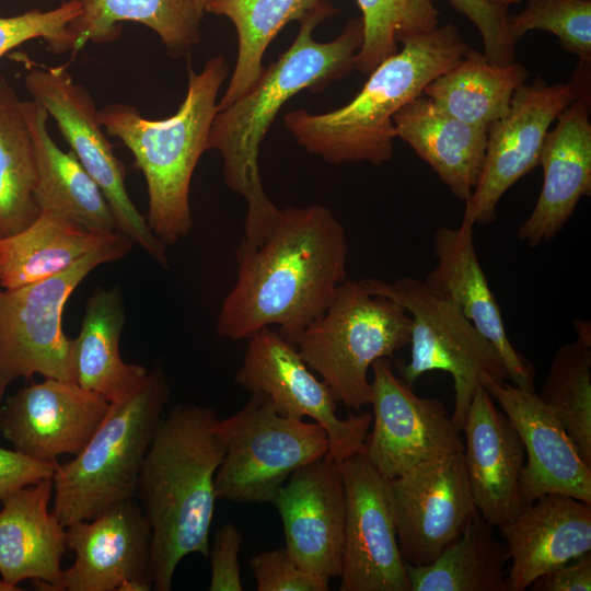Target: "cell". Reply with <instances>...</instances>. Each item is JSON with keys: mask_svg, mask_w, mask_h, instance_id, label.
Listing matches in <instances>:
<instances>
[{"mask_svg": "<svg viewBox=\"0 0 591 591\" xmlns=\"http://www.w3.org/2000/svg\"><path fill=\"white\" fill-rule=\"evenodd\" d=\"M234 256L236 281L216 326L219 337L232 340L277 325L296 346L347 279L345 229L317 204L280 209L264 239L253 244L243 237Z\"/></svg>", "mask_w": 591, "mask_h": 591, "instance_id": "1", "label": "cell"}, {"mask_svg": "<svg viewBox=\"0 0 591 591\" xmlns=\"http://www.w3.org/2000/svg\"><path fill=\"white\" fill-rule=\"evenodd\" d=\"M218 414L177 404L162 417L139 474L137 494L151 529L152 589L169 591L179 561L209 557L215 475L225 452Z\"/></svg>", "mask_w": 591, "mask_h": 591, "instance_id": "2", "label": "cell"}, {"mask_svg": "<svg viewBox=\"0 0 591 591\" xmlns=\"http://www.w3.org/2000/svg\"><path fill=\"white\" fill-rule=\"evenodd\" d=\"M338 9L320 0L299 22L291 46L234 103L217 111L208 135V150L222 158L229 189L244 197L247 208L268 199L258 166L260 144L276 115L303 90L320 92L356 68V55L363 42L361 16L347 23L339 36L316 42L315 27Z\"/></svg>", "mask_w": 591, "mask_h": 591, "instance_id": "3", "label": "cell"}, {"mask_svg": "<svg viewBox=\"0 0 591 591\" xmlns=\"http://www.w3.org/2000/svg\"><path fill=\"white\" fill-rule=\"evenodd\" d=\"M397 54L383 60L348 104L324 114L305 109L283 123L306 152L329 164L391 160L396 138L394 114L427 84L452 68L470 48L452 23L406 38Z\"/></svg>", "mask_w": 591, "mask_h": 591, "instance_id": "4", "label": "cell"}, {"mask_svg": "<svg viewBox=\"0 0 591 591\" xmlns=\"http://www.w3.org/2000/svg\"><path fill=\"white\" fill-rule=\"evenodd\" d=\"M228 73L222 55L211 57L200 72L188 65L185 99L176 113L164 119H148L126 103H112L100 111L106 134L129 149L135 166L144 176L149 196L146 220L166 246L176 244L193 227L190 181L208 150L217 96Z\"/></svg>", "mask_w": 591, "mask_h": 591, "instance_id": "5", "label": "cell"}, {"mask_svg": "<svg viewBox=\"0 0 591 591\" xmlns=\"http://www.w3.org/2000/svg\"><path fill=\"white\" fill-rule=\"evenodd\" d=\"M170 395L164 370L157 366L135 392L111 403L73 460L57 464L51 512L62 526L136 498L141 466Z\"/></svg>", "mask_w": 591, "mask_h": 591, "instance_id": "6", "label": "cell"}, {"mask_svg": "<svg viewBox=\"0 0 591 591\" xmlns=\"http://www.w3.org/2000/svg\"><path fill=\"white\" fill-rule=\"evenodd\" d=\"M412 318L398 303L346 279L325 312L296 343L309 368L322 376L337 402L360 410L371 403L368 371L409 345Z\"/></svg>", "mask_w": 591, "mask_h": 591, "instance_id": "7", "label": "cell"}, {"mask_svg": "<svg viewBox=\"0 0 591 591\" xmlns=\"http://www.w3.org/2000/svg\"><path fill=\"white\" fill-rule=\"evenodd\" d=\"M361 283L371 294L398 303L412 318L410 360L398 366L401 379L412 386L426 372L450 373L454 387L451 420L462 431L472 398L484 380L501 383L509 379L496 348L451 299L425 280L366 278Z\"/></svg>", "mask_w": 591, "mask_h": 591, "instance_id": "8", "label": "cell"}, {"mask_svg": "<svg viewBox=\"0 0 591 591\" xmlns=\"http://www.w3.org/2000/svg\"><path fill=\"white\" fill-rule=\"evenodd\" d=\"M134 243L116 232L67 270L13 289L0 288V405L8 386L38 373L74 381L73 338L61 326L62 312L77 287L97 266L124 258Z\"/></svg>", "mask_w": 591, "mask_h": 591, "instance_id": "9", "label": "cell"}, {"mask_svg": "<svg viewBox=\"0 0 591 591\" xmlns=\"http://www.w3.org/2000/svg\"><path fill=\"white\" fill-rule=\"evenodd\" d=\"M218 430L225 452L215 475L217 499L271 502L296 470L328 451L321 425L279 415L263 393H251L239 412L219 419Z\"/></svg>", "mask_w": 591, "mask_h": 591, "instance_id": "10", "label": "cell"}, {"mask_svg": "<svg viewBox=\"0 0 591 591\" xmlns=\"http://www.w3.org/2000/svg\"><path fill=\"white\" fill-rule=\"evenodd\" d=\"M590 63L579 61L569 81L548 84L542 78L514 92L508 112L487 129L483 167L464 201L462 221L489 224L502 195L540 164L545 136L557 116L575 100L590 101Z\"/></svg>", "mask_w": 591, "mask_h": 591, "instance_id": "11", "label": "cell"}, {"mask_svg": "<svg viewBox=\"0 0 591 591\" xmlns=\"http://www.w3.org/2000/svg\"><path fill=\"white\" fill-rule=\"evenodd\" d=\"M25 86L56 121L63 139L96 182L114 216L117 231L164 268L166 245L151 231L125 186V170L115 155L90 92L71 77L66 66L32 68Z\"/></svg>", "mask_w": 591, "mask_h": 591, "instance_id": "12", "label": "cell"}, {"mask_svg": "<svg viewBox=\"0 0 591 591\" xmlns=\"http://www.w3.org/2000/svg\"><path fill=\"white\" fill-rule=\"evenodd\" d=\"M248 339L235 382L251 393H263L281 416L312 418L326 431L325 459L339 463L364 448L372 414H336L337 399L301 357L298 348L278 332L265 327Z\"/></svg>", "mask_w": 591, "mask_h": 591, "instance_id": "13", "label": "cell"}, {"mask_svg": "<svg viewBox=\"0 0 591 591\" xmlns=\"http://www.w3.org/2000/svg\"><path fill=\"white\" fill-rule=\"evenodd\" d=\"M370 369L372 430L362 451L386 479L463 452L460 431L441 401L416 395L387 358Z\"/></svg>", "mask_w": 591, "mask_h": 591, "instance_id": "14", "label": "cell"}, {"mask_svg": "<svg viewBox=\"0 0 591 591\" xmlns=\"http://www.w3.org/2000/svg\"><path fill=\"white\" fill-rule=\"evenodd\" d=\"M346 498L340 591H410L386 479L361 451L337 463Z\"/></svg>", "mask_w": 591, "mask_h": 591, "instance_id": "15", "label": "cell"}, {"mask_svg": "<svg viewBox=\"0 0 591 591\" xmlns=\"http://www.w3.org/2000/svg\"><path fill=\"white\" fill-rule=\"evenodd\" d=\"M397 543L406 564L426 566L478 513L457 452L389 480Z\"/></svg>", "mask_w": 591, "mask_h": 591, "instance_id": "16", "label": "cell"}, {"mask_svg": "<svg viewBox=\"0 0 591 591\" xmlns=\"http://www.w3.org/2000/svg\"><path fill=\"white\" fill-rule=\"evenodd\" d=\"M65 544L76 554L63 570L67 591H149L151 529L136 498L91 520L65 528Z\"/></svg>", "mask_w": 591, "mask_h": 591, "instance_id": "17", "label": "cell"}, {"mask_svg": "<svg viewBox=\"0 0 591 591\" xmlns=\"http://www.w3.org/2000/svg\"><path fill=\"white\" fill-rule=\"evenodd\" d=\"M111 403L78 383L47 378L9 396L0 433L15 451L54 462L79 454L105 419Z\"/></svg>", "mask_w": 591, "mask_h": 591, "instance_id": "18", "label": "cell"}, {"mask_svg": "<svg viewBox=\"0 0 591 591\" xmlns=\"http://www.w3.org/2000/svg\"><path fill=\"white\" fill-rule=\"evenodd\" d=\"M483 386L499 403L524 447L526 462L519 480L521 506L548 494L591 503V466L538 395L489 378Z\"/></svg>", "mask_w": 591, "mask_h": 591, "instance_id": "19", "label": "cell"}, {"mask_svg": "<svg viewBox=\"0 0 591 591\" xmlns=\"http://www.w3.org/2000/svg\"><path fill=\"white\" fill-rule=\"evenodd\" d=\"M286 549L301 568L337 577L341 570L346 498L338 465L327 459L296 470L273 501Z\"/></svg>", "mask_w": 591, "mask_h": 591, "instance_id": "20", "label": "cell"}, {"mask_svg": "<svg viewBox=\"0 0 591 591\" xmlns=\"http://www.w3.org/2000/svg\"><path fill=\"white\" fill-rule=\"evenodd\" d=\"M462 431L466 475L477 512L493 526L511 522L522 507L519 480L525 451L519 433L484 386L472 398Z\"/></svg>", "mask_w": 591, "mask_h": 591, "instance_id": "21", "label": "cell"}, {"mask_svg": "<svg viewBox=\"0 0 591 591\" xmlns=\"http://www.w3.org/2000/svg\"><path fill=\"white\" fill-rule=\"evenodd\" d=\"M590 101L577 99L547 131L540 155L543 185L537 201L517 230V236L535 247L563 230L578 202L591 194Z\"/></svg>", "mask_w": 591, "mask_h": 591, "instance_id": "22", "label": "cell"}, {"mask_svg": "<svg viewBox=\"0 0 591 591\" xmlns=\"http://www.w3.org/2000/svg\"><path fill=\"white\" fill-rule=\"evenodd\" d=\"M437 265L425 281L451 299L500 355L512 384L535 392L533 366L512 346L499 304L488 285L474 245V225L462 221L433 235Z\"/></svg>", "mask_w": 591, "mask_h": 591, "instance_id": "23", "label": "cell"}, {"mask_svg": "<svg viewBox=\"0 0 591 591\" xmlns=\"http://www.w3.org/2000/svg\"><path fill=\"white\" fill-rule=\"evenodd\" d=\"M499 530L511 560L509 591H523L542 573L591 551V503L548 494L522 506Z\"/></svg>", "mask_w": 591, "mask_h": 591, "instance_id": "24", "label": "cell"}, {"mask_svg": "<svg viewBox=\"0 0 591 591\" xmlns=\"http://www.w3.org/2000/svg\"><path fill=\"white\" fill-rule=\"evenodd\" d=\"M53 477L21 488L0 510V576L16 587L24 580L63 591L65 526L49 512Z\"/></svg>", "mask_w": 591, "mask_h": 591, "instance_id": "25", "label": "cell"}, {"mask_svg": "<svg viewBox=\"0 0 591 591\" xmlns=\"http://www.w3.org/2000/svg\"><path fill=\"white\" fill-rule=\"evenodd\" d=\"M36 165L34 198L40 212L61 217L88 231H117L109 205L76 154L60 149L47 129L48 113L35 100L22 101Z\"/></svg>", "mask_w": 591, "mask_h": 591, "instance_id": "26", "label": "cell"}, {"mask_svg": "<svg viewBox=\"0 0 591 591\" xmlns=\"http://www.w3.org/2000/svg\"><path fill=\"white\" fill-rule=\"evenodd\" d=\"M396 137L432 167L459 199L466 201L483 167L487 130L471 126L419 95L393 116Z\"/></svg>", "mask_w": 591, "mask_h": 591, "instance_id": "27", "label": "cell"}, {"mask_svg": "<svg viewBox=\"0 0 591 591\" xmlns=\"http://www.w3.org/2000/svg\"><path fill=\"white\" fill-rule=\"evenodd\" d=\"M126 315L119 287H97L91 293L73 338L74 381L81 387L103 396L109 403L135 392L149 371L123 360L120 335Z\"/></svg>", "mask_w": 591, "mask_h": 591, "instance_id": "28", "label": "cell"}, {"mask_svg": "<svg viewBox=\"0 0 591 591\" xmlns=\"http://www.w3.org/2000/svg\"><path fill=\"white\" fill-rule=\"evenodd\" d=\"M116 232H91L40 212L20 232L0 239V288L13 289L58 275L106 244Z\"/></svg>", "mask_w": 591, "mask_h": 591, "instance_id": "29", "label": "cell"}, {"mask_svg": "<svg viewBox=\"0 0 591 591\" xmlns=\"http://www.w3.org/2000/svg\"><path fill=\"white\" fill-rule=\"evenodd\" d=\"M81 14L70 24L74 35L72 51L88 43L116 39L123 22L148 26L167 53L184 57L200 40L202 13L194 0H79Z\"/></svg>", "mask_w": 591, "mask_h": 591, "instance_id": "30", "label": "cell"}, {"mask_svg": "<svg viewBox=\"0 0 591 591\" xmlns=\"http://www.w3.org/2000/svg\"><path fill=\"white\" fill-rule=\"evenodd\" d=\"M526 78L521 63L495 65L468 48L452 68L427 84L422 94L448 114L487 130L508 112Z\"/></svg>", "mask_w": 591, "mask_h": 591, "instance_id": "31", "label": "cell"}, {"mask_svg": "<svg viewBox=\"0 0 591 591\" xmlns=\"http://www.w3.org/2000/svg\"><path fill=\"white\" fill-rule=\"evenodd\" d=\"M507 548L477 513L429 565L405 563L410 591H509Z\"/></svg>", "mask_w": 591, "mask_h": 591, "instance_id": "32", "label": "cell"}, {"mask_svg": "<svg viewBox=\"0 0 591 591\" xmlns=\"http://www.w3.org/2000/svg\"><path fill=\"white\" fill-rule=\"evenodd\" d=\"M320 0H211L205 12L228 18L237 33V58L225 92L217 105L223 109L258 79L268 45L291 21H300Z\"/></svg>", "mask_w": 591, "mask_h": 591, "instance_id": "33", "label": "cell"}, {"mask_svg": "<svg viewBox=\"0 0 591 591\" xmlns=\"http://www.w3.org/2000/svg\"><path fill=\"white\" fill-rule=\"evenodd\" d=\"M33 142L13 86L0 76V239L13 235L40 213L34 186Z\"/></svg>", "mask_w": 591, "mask_h": 591, "instance_id": "34", "label": "cell"}, {"mask_svg": "<svg viewBox=\"0 0 591 591\" xmlns=\"http://www.w3.org/2000/svg\"><path fill=\"white\" fill-rule=\"evenodd\" d=\"M573 325L577 338L555 351L537 395L591 466V324L579 320Z\"/></svg>", "mask_w": 591, "mask_h": 591, "instance_id": "35", "label": "cell"}, {"mask_svg": "<svg viewBox=\"0 0 591 591\" xmlns=\"http://www.w3.org/2000/svg\"><path fill=\"white\" fill-rule=\"evenodd\" d=\"M363 22V42L356 55V69L372 72L398 53V43L439 26L434 0H356Z\"/></svg>", "mask_w": 591, "mask_h": 591, "instance_id": "36", "label": "cell"}, {"mask_svg": "<svg viewBox=\"0 0 591 591\" xmlns=\"http://www.w3.org/2000/svg\"><path fill=\"white\" fill-rule=\"evenodd\" d=\"M533 30L553 33L564 50L591 61L590 0H528L521 13L508 16L512 44Z\"/></svg>", "mask_w": 591, "mask_h": 591, "instance_id": "37", "label": "cell"}, {"mask_svg": "<svg viewBox=\"0 0 591 591\" xmlns=\"http://www.w3.org/2000/svg\"><path fill=\"white\" fill-rule=\"evenodd\" d=\"M79 0H70L55 9L32 10L10 18L0 16V59L25 42L43 38L55 53L72 50L74 35L70 24L81 14Z\"/></svg>", "mask_w": 591, "mask_h": 591, "instance_id": "38", "label": "cell"}, {"mask_svg": "<svg viewBox=\"0 0 591 591\" xmlns=\"http://www.w3.org/2000/svg\"><path fill=\"white\" fill-rule=\"evenodd\" d=\"M258 591H327L328 578L297 565L286 547L264 551L250 559Z\"/></svg>", "mask_w": 591, "mask_h": 591, "instance_id": "39", "label": "cell"}, {"mask_svg": "<svg viewBox=\"0 0 591 591\" xmlns=\"http://www.w3.org/2000/svg\"><path fill=\"white\" fill-rule=\"evenodd\" d=\"M452 7L466 16L478 30L484 56L495 65L515 61V45L508 32V10L488 0H450Z\"/></svg>", "mask_w": 591, "mask_h": 591, "instance_id": "40", "label": "cell"}, {"mask_svg": "<svg viewBox=\"0 0 591 591\" xmlns=\"http://www.w3.org/2000/svg\"><path fill=\"white\" fill-rule=\"evenodd\" d=\"M243 535L232 523L221 525L215 536L209 552L211 579L210 591H241V568L239 553Z\"/></svg>", "mask_w": 591, "mask_h": 591, "instance_id": "41", "label": "cell"}, {"mask_svg": "<svg viewBox=\"0 0 591 591\" xmlns=\"http://www.w3.org/2000/svg\"><path fill=\"white\" fill-rule=\"evenodd\" d=\"M57 464L56 461L36 460L0 447V501L23 487L53 477Z\"/></svg>", "mask_w": 591, "mask_h": 591, "instance_id": "42", "label": "cell"}, {"mask_svg": "<svg viewBox=\"0 0 591 591\" xmlns=\"http://www.w3.org/2000/svg\"><path fill=\"white\" fill-rule=\"evenodd\" d=\"M529 588L532 591H590L591 553L542 573Z\"/></svg>", "mask_w": 591, "mask_h": 591, "instance_id": "43", "label": "cell"}, {"mask_svg": "<svg viewBox=\"0 0 591 591\" xmlns=\"http://www.w3.org/2000/svg\"><path fill=\"white\" fill-rule=\"evenodd\" d=\"M488 1L491 2L495 5H499V7L508 9L509 5L518 3V2H520L522 0H488Z\"/></svg>", "mask_w": 591, "mask_h": 591, "instance_id": "44", "label": "cell"}, {"mask_svg": "<svg viewBox=\"0 0 591 591\" xmlns=\"http://www.w3.org/2000/svg\"><path fill=\"white\" fill-rule=\"evenodd\" d=\"M14 590H21V589L9 584L0 576V591H14Z\"/></svg>", "mask_w": 591, "mask_h": 591, "instance_id": "45", "label": "cell"}, {"mask_svg": "<svg viewBox=\"0 0 591 591\" xmlns=\"http://www.w3.org/2000/svg\"><path fill=\"white\" fill-rule=\"evenodd\" d=\"M198 10L204 14L205 13V8L207 7V4L211 1V0H194Z\"/></svg>", "mask_w": 591, "mask_h": 591, "instance_id": "46", "label": "cell"}, {"mask_svg": "<svg viewBox=\"0 0 591 591\" xmlns=\"http://www.w3.org/2000/svg\"><path fill=\"white\" fill-rule=\"evenodd\" d=\"M0 414H1V405H0Z\"/></svg>", "mask_w": 591, "mask_h": 591, "instance_id": "47", "label": "cell"}]
</instances>
